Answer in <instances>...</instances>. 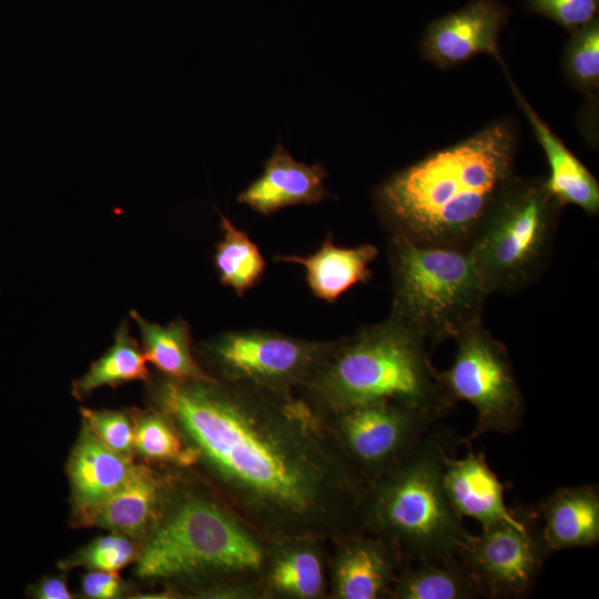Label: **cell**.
Here are the masks:
<instances>
[{
	"label": "cell",
	"mask_w": 599,
	"mask_h": 599,
	"mask_svg": "<svg viewBox=\"0 0 599 599\" xmlns=\"http://www.w3.org/2000/svg\"><path fill=\"white\" fill-rule=\"evenodd\" d=\"M134 451L143 458L180 468H192L195 454L173 422L155 407L133 419Z\"/></svg>",
	"instance_id": "26"
},
{
	"label": "cell",
	"mask_w": 599,
	"mask_h": 599,
	"mask_svg": "<svg viewBox=\"0 0 599 599\" xmlns=\"http://www.w3.org/2000/svg\"><path fill=\"white\" fill-rule=\"evenodd\" d=\"M332 342L271 329H235L201 343L195 357L219 380L293 394L324 359Z\"/></svg>",
	"instance_id": "8"
},
{
	"label": "cell",
	"mask_w": 599,
	"mask_h": 599,
	"mask_svg": "<svg viewBox=\"0 0 599 599\" xmlns=\"http://www.w3.org/2000/svg\"><path fill=\"white\" fill-rule=\"evenodd\" d=\"M444 484L448 498L461 517L477 520L483 528L512 519L515 509L505 502V486L488 465L485 454L468 451L463 458L445 459Z\"/></svg>",
	"instance_id": "18"
},
{
	"label": "cell",
	"mask_w": 599,
	"mask_h": 599,
	"mask_svg": "<svg viewBox=\"0 0 599 599\" xmlns=\"http://www.w3.org/2000/svg\"><path fill=\"white\" fill-rule=\"evenodd\" d=\"M142 545L129 536L112 532L101 536L60 562L62 569L83 567L89 570L118 572L139 559Z\"/></svg>",
	"instance_id": "27"
},
{
	"label": "cell",
	"mask_w": 599,
	"mask_h": 599,
	"mask_svg": "<svg viewBox=\"0 0 599 599\" xmlns=\"http://www.w3.org/2000/svg\"><path fill=\"white\" fill-rule=\"evenodd\" d=\"M321 417L342 455L367 485L408 457L440 418L386 402L356 405Z\"/></svg>",
	"instance_id": "10"
},
{
	"label": "cell",
	"mask_w": 599,
	"mask_h": 599,
	"mask_svg": "<svg viewBox=\"0 0 599 599\" xmlns=\"http://www.w3.org/2000/svg\"><path fill=\"white\" fill-rule=\"evenodd\" d=\"M509 81L514 95L526 114L548 161L549 176L545 179L548 192L562 207L571 204L589 215L598 214L599 185L597 180L527 103L515 83Z\"/></svg>",
	"instance_id": "21"
},
{
	"label": "cell",
	"mask_w": 599,
	"mask_h": 599,
	"mask_svg": "<svg viewBox=\"0 0 599 599\" xmlns=\"http://www.w3.org/2000/svg\"><path fill=\"white\" fill-rule=\"evenodd\" d=\"M512 519L471 535L460 559L481 597L524 598L530 593L549 557L539 535L535 510L516 508Z\"/></svg>",
	"instance_id": "11"
},
{
	"label": "cell",
	"mask_w": 599,
	"mask_h": 599,
	"mask_svg": "<svg viewBox=\"0 0 599 599\" xmlns=\"http://www.w3.org/2000/svg\"><path fill=\"white\" fill-rule=\"evenodd\" d=\"M451 365L439 370L440 383L456 405L467 402L477 412L471 440L487 433L511 434L520 426L525 400L508 349L479 323L456 339ZM459 440V441H460Z\"/></svg>",
	"instance_id": "9"
},
{
	"label": "cell",
	"mask_w": 599,
	"mask_h": 599,
	"mask_svg": "<svg viewBox=\"0 0 599 599\" xmlns=\"http://www.w3.org/2000/svg\"><path fill=\"white\" fill-rule=\"evenodd\" d=\"M142 338V351L148 362L165 377L181 380L212 379L193 355L191 327L183 318L167 325L152 323L136 311L131 312Z\"/></svg>",
	"instance_id": "22"
},
{
	"label": "cell",
	"mask_w": 599,
	"mask_h": 599,
	"mask_svg": "<svg viewBox=\"0 0 599 599\" xmlns=\"http://www.w3.org/2000/svg\"><path fill=\"white\" fill-rule=\"evenodd\" d=\"M508 11L497 0H474L463 9L436 19L426 29L422 50L440 68L486 53L500 61L499 34Z\"/></svg>",
	"instance_id": "14"
},
{
	"label": "cell",
	"mask_w": 599,
	"mask_h": 599,
	"mask_svg": "<svg viewBox=\"0 0 599 599\" xmlns=\"http://www.w3.org/2000/svg\"><path fill=\"white\" fill-rule=\"evenodd\" d=\"M175 466L164 474L138 465L133 474L98 505L75 514L77 524L100 527L144 544L167 502Z\"/></svg>",
	"instance_id": "13"
},
{
	"label": "cell",
	"mask_w": 599,
	"mask_h": 599,
	"mask_svg": "<svg viewBox=\"0 0 599 599\" xmlns=\"http://www.w3.org/2000/svg\"><path fill=\"white\" fill-rule=\"evenodd\" d=\"M390 316L429 347L483 323L490 295L469 250L426 246L389 235Z\"/></svg>",
	"instance_id": "6"
},
{
	"label": "cell",
	"mask_w": 599,
	"mask_h": 599,
	"mask_svg": "<svg viewBox=\"0 0 599 599\" xmlns=\"http://www.w3.org/2000/svg\"><path fill=\"white\" fill-rule=\"evenodd\" d=\"M377 255L378 248L374 244L345 247L337 245L332 236H327L311 254H277L274 261L302 266L312 294L318 300L335 304L349 288L370 280V265Z\"/></svg>",
	"instance_id": "19"
},
{
	"label": "cell",
	"mask_w": 599,
	"mask_h": 599,
	"mask_svg": "<svg viewBox=\"0 0 599 599\" xmlns=\"http://www.w3.org/2000/svg\"><path fill=\"white\" fill-rule=\"evenodd\" d=\"M438 372L426 342L389 315L384 322L333 341L324 359L295 394L319 415L386 402L441 418L455 404Z\"/></svg>",
	"instance_id": "4"
},
{
	"label": "cell",
	"mask_w": 599,
	"mask_h": 599,
	"mask_svg": "<svg viewBox=\"0 0 599 599\" xmlns=\"http://www.w3.org/2000/svg\"><path fill=\"white\" fill-rule=\"evenodd\" d=\"M219 214L223 237L215 245L214 265L221 284L242 297L263 280L266 262L248 234Z\"/></svg>",
	"instance_id": "25"
},
{
	"label": "cell",
	"mask_w": 599,
	"mask_h": 599,
	"mask_svg": "<svg viewBox=\"0 0 599 599\" xmlns=\"http://www.w3.org/2000/svg\"><path fill=\"white\" fill-rule=\"evenodd\" d=\"M458 443L436 424L398 466L369 483L361 530L393 541L405 561L460 559L471 534L444 484L445 459Z\"/></svg>",
	"instance_id": "5"
},
{
	"label": "cell",
	"mask_w": 599,
	"mask_h": 599,
	"mask_svg": "<svg viewBox=\"0 0 599 599\" xmlns=\"http://www.w3.org/2000/svg\"><path fill=\"white\" fill-rule=\"evenodd\" d=\"M146 362L143 351L130 335L129 325L124 321L115 332L113 345L73 383L72 394L82 399L103 386L116 387L136 380L151 382Z\"/></svg>",
	"instance_id": "24"
},
{
	"label": "cell",
	"mask_w": 599,
	"mask_h": 599,
	"mask_svg": "<svg viewBox=\"0 0 599 599\" xmlns=\"http://www.w3.org/2000/svg\"><path fill=\"white\" fill-rule=\"evenodd\" d=\"M83 423L112 450L132 458L134 423L122 410L82 408Z\"/></svg>",
	"instance_id": "29"
},
{
	"label": "cell",
	"mask_w": 599,
	"mask_h": 599,
	"mask_svg": "<svg viewBox=\"0 0 599 599\" xmlns=\"http://www.w3.org/2000/svg\"><path fill=\"white\" fill-rule=\"evenodd\" d=\"M480 591L461 559L404 561L390 599H471Z\"/></svg>",
	"instance_id": "23"
},
{
	"label": "cell",
	"mask_w": 599,
	"mask_h": 599,
	"mask_svg": "<svg viewBox=\"0 0 599 599\" xmlns=\"http://www.w3.org/2000/svg\"><path fill=\"white\" fill-rule=\"evenodd\" d=\"M270 540L190 468L175 467L171 493L135 568L181 597L262 599Z\"/></svg>",
	"instance_id": "3"
},
{
	"label": "cell",
	"mask_w": 599,
	"mask_h": 599,
	"mask_svg": "<svg viewBox=\"0 0 599 599\" xmlns=\"http://www.w3.org/2000/svg\"><path fill=\"white\" fill-rule=\"evenodd\" d=\"M561 209L545 179L515 177L469 248L489 294L515 293L537 280L550 260Z\"/></svg>",
	"instance_id": "7"
},
{
	"label": "cell",
	"mask_w": 599,
	"mask_h": 599,
	"mask_svg": "<svg viewBox=\"0 0 599 599\" xmlns=\"http://www.w3.org/2000/svg\"><path fill=\"white\" fill-rule=\"evenodd\" d=\"M528 8L566 29L577 30L596 19L599 0H526Z\"/></svg>",
	"instance_id": "30"
},
{
	"label": "cell",
	"mask_w": 599,
	"mask_h": 599,
	"mask_svg": "<svg viewBox=\"0 0 599 599\" xmlns=\"http://www.w3.org/2000/svg\"><path fill=\"white\" fill-rule=\"evenodd\" d=\"M126 589V583L114 571L90 570L81 581L82 593L92 599L120 598Z\"/></svg>",
	"instance_id": "31"
},
{
	"label": "cell",
	"mask_w": 599,
	"mask_h": 599,
	"mask_svg": "<svg viewBox=\"0 0 599 599\" xmlns=\"http://www.w3.org/2000/svg\"><path fill=\"white\" fill-rule=\"evenodd\" d=\"M540 539L548 556L599 541V491L595 485L566 486L536 507Z\"/></svg>",
	"instance_id": "17"
},
{
	"label": "cell",
	"mask_w": 599,
	"mask_h": 599,
	"mask_svg": "<svg viewBox=\"0 0 599 599\" xmlns=\"http://www.w3.org/2000/svg\"><path fill=\"white\" fill-rule=\"evenodd\" d=\"M28 596L37 599H70L72 593L64 577H45L29 587Z\"/></svg>",
	"instance_id": "32"
},
{
	"label": "cell",
	"mask_w": 599,
	"mask_h": 599,
	"mask_svg": "<svg viewBox=\"0 0 599 599\" xmlns=\"http://www.w3.org/2000/svg\"><path fill=\"white\" fill-rule=\"evenodd\" d=\"M136 466L132 458L104 445L83 423L68 466L75 514L105 499L133 474Z\"/></svg>",
	"instance_id": "20"
},
{
	"label": "cell",
	"mask_w": 599,
	"mask_h": 599,
	"mask_svg": "<svg viewBox=\"0 0 599 599\" xmlns=\"http://www.w3.org/2000/svg\"><path fill=\"white\" fill-rule=\"evenodd\" d=\"M328 541L315 536L270 540L262 599H328Z\"/></svg>",
	"instance_id": "15"
},
{
	"label": "cell",
	"mask_w": 599,
	"mask_h": 599,
	"mask_svg": "<svg viewBox=\"0 0 599 599\" xmlns=\"http://www.w3.org/2000/svg\"><path fill=\"white\" fill-rule=\"evenodd\" d=\"M328 599H390L404 564L389 539L356 530L328 541Z\"/></svg>",
	"instance_id": "12"
},
{
	"label": "cell",
	"mask_w": 599,
	"mask_h": 599,
	"mask_svg": "<svg viewBox=\"0 0 599 599\" xmlns=\"http://www.w3.org/2000/svg\"><path fill=\"white\" fill-rule=\"evenodd\" d=\"M517 136L498 122L392 174L373 193L393 236L426 246L469 250L515 180Z\"/></svg>",
	"instance_id": "2"
},
{
	"label": "cell",
	"mask_w": 599,
	"mask_h": 599,
	"mask_svg": "<svg viewBox=\"0 0 599 599\" xmlns=\"http://www.w3.org/2000/svg\"><path fill=\"white\" fill-rule=\"evenodd\" d=\"M570 81L582 91H595L599 84V22L593 19L573 31L565 54Z\"/></svg>",
	"instance_id": "28"
},
{
	"label": "cell",
	"mask_w": 599,
	"mask_h": 599,
	"mask_svg": "<svg viewBox=\"0 0 599 599\" xmlns=\"http://www.w3.org/2000/svg\"><path fill=\"white\" fill-rule=\"evenodd\" d=\"M327 176L322 164L298 162L282 144H276L262 174L237 195V202L262 215L287 206L316 204L331 196L324 186Z\"/></svg>",
	"instance_id": "16"
},
{
	"label": "cell",
	"mask_w": 599,
	"mask_h": 599,
	"mask_svg": "<svg viewBox=\"0 0 599 599\" xmlns=\"http://www.w3.org/2000/svg\"><path fill=\"white\" fill-rule=\"evenodd\" d=\"M150 398L193 449L190 469L268 540L361 530L367 483L295 393L162 375Z\"/></svg>",
	"instance_id": "1"
}]
</instances>
